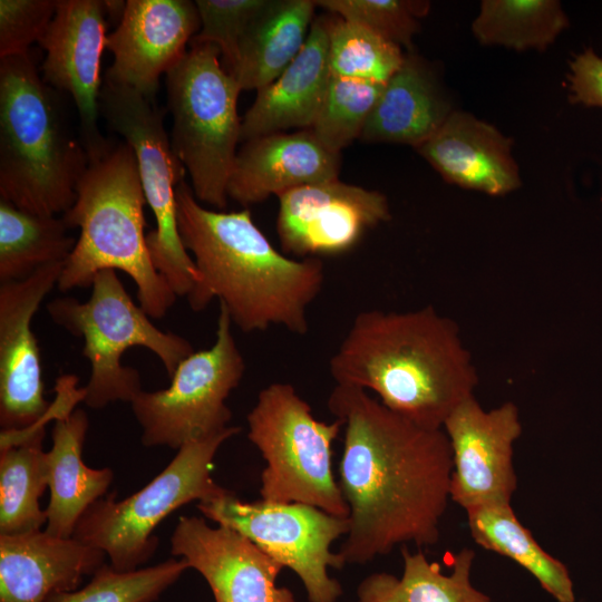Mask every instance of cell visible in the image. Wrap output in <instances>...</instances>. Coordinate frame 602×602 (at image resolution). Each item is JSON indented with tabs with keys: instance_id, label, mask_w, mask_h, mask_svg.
Instances as JSON below:
<instances>
[{
	"instance_id": "28",
	"label": "cell",
	"mask_w": 602,
	"mask_h": 602,
	"mask_svg": "<svg viewBox=\"0 0 602 602\" xmlns=\"http://www.w3.org/2000/svg\"><path fill=\"white\" fill-rule=\"evenodd\" d=\"M68 229L62 216L31 213L0 200V283L65 263L77 242Z\"/></svg>"
},
{
	"instance_id": "1",
	"label": "cell",
	"mask_w": 602,
	"mask_h": 602,
	"mask_svg": "<svg viewBox=\"0 0 602 602\" xmlns=\"http://www.w3.org/2000/svg\"><path fill=\"white\" fill-rule=\"evenodd\" d=\"M327 405L344 427L339 486L350 528L339 554L346 564H366L400 544H436L453 470L444 429L421 427L358 387L336 385Z\"/></svg>"
},
{
	"instance_id": "24",
	"label": "cell",
	"mask_w": 602,
	"mask_h": 602,
	"mask_svg": "<svg viewBox=\"0 0 602 602\" xmlns=\"http://www.w3.org/2000/svg\"><path fill=\"white\" fill-rule=\"evenodd\" d=\"M88 426L82 409L57 417L52 446L46 452L50 498L45 531L58 537H72L82 514L104 496L114 478L110 468H90L82 462Z\"/></svg>"
},
{
	"instance_id": "29",
	"label": "cell",
	"mask_w": 602,
	"mask_h": 602,
	"mask_svg": "<svg viewBox=\"0 0 602 602\" xmlns=\"http://www.w3.org/2000/svg\"><path fill=\"white\" fill-rule=\"evenodd\" d=\"M466 512L470 535L477 545L518 563L557 602H574L567 567L538 545L511 505L475 507Z\"/></svg>"
},
{
	"instance_id": "34",
	"label": "cell",
	"mask_w": 602,
	"mask_h": 602,
	"mask_svg": "<svg viewBox=\"0 0 602 602\" xmlns=\"http://www.w3.org/2000/svg\"><path fill=\"white\" fill-rule=\"evenodd\" d=\"M315 6L360 23L401 49L412 52V40L430 2L424 0H314Z\"/></svg>"
},
{
	"instance_id": "19",
	"label": "cell",
	"mask_w": 602,
	"mask_h": 602,
	"mask_svg": "<svg viewBox=\"0 0 602 602\" xmlns=\"http://www.w3.org/2000/svg\"><path fill=\"white\" fill-rule=\"evenodd\" d=\"M340 154L327 149L310 129L274 133L245 142L227 183V197L244 207L271 195L338 178Z\"/></svg>"
},
{
	"instance_id": "30",
	"label": "cell",
	"mask_w": 602,
	"mask_h": 602,
	"mask_svg": "<svg viewBox=\"0 0 602 602\" xmlns=\"http://www.w3.org/2000/svg\"><path fill=\"white\" fill-rule=\"evenodd\" d=\"M569 26L557 0H483L472 33L483 46L544 51Z\"/></svg>"
},
{
	"instance_id": "13",
	"label": "cell",
	"mask_w": 602,
	"mask_h": 602,
	"mask_svg": "<svg viewBox=\"0 0 602 602\" xmlns=\"http://www.w3.org/2000/svg\"><path fill=\"white\" fill-rule=\"evenodd\" d=\"M453 454L449 497L463 508L511 505L517 488L513 445L522 434L518 408L506 401L485 410L474 396L443 426Z\"/></svg>"
},
{
	"instance_id": "9",
	"label": "cell",
	"mask_w": 602,
	"mask_h": 602,
	"mask_svg": "<svg viewBox=\"0 0 602 602\" xmlns=\"http://www.w3.org/2000/svg\"><path fill=\"white\" fill-rule=\"evenodd\" d=\"M240 427L184 444L171 463L147 485L117 501L115 493L97 499L78 521L76 540L103 551L118 571L139 569L155 553L154 530L174 511L193 501H207L227 489L212 477L213 460Z\"/></svg>"
},
{
	"instance_id": "26",
	"label": "cell",
	"mask_w": 602,
	"mask_h": 602,
	"mask_svg": "<svg viewBox=\"0 0 602 602\" xmlns=\"http://www.w3.org/2000/svg\"><path fill=\"white\" fill-rule=\"evenodd\" d=\"M0 436V534L40 531L47 523L39 504L48 486L45 426Z\"/></svg>"
},
{
	"instance_id": "7",
	"label": "cell",
	"mask_w": 602,
	"mask_h": 602,
	"mask_svg": "<svg viewBox=\"0 0 602 602\" xmlns=\"http://www.w3.org/2000/svg\"><path fill=\"white\" fill-rule=\"evenodd\" d=\"M220 57L213 45H191L166 74V88L172 148L190 174L197 201L223 210L241 140L237 99L242 89Z\"/></svg>"
},
{
	"instance_id": "23",
	"label": "cell",
	"mask_w": 602,
	"mask_h": 602,
	"mask_svg": "<svg viewBox=\"0 0 602 602\" xmlns=\"http://www.w3.org/2000/svg\"><path fill=\"white\" fill-rule=\"evenodd\" d=\"M455 110L436 69L414 51L383 85L360 139L415 148L431 137Z\"/></svg>"
},
{
	"instance_id": "4",
	"label": "cell",
	"mask_w": 602,
	"mask_h": 602,
	"mask_svg": "<svg viewBox=\"0 0 602 602\" xmlns=\"http://www.w3.org/2000/svg\"><path fill=\"white\" fill-rule=\"evenodd\" d=\"M144 195L132 147L120 143L89 162L76 186V200L62 219L79 227L76 245L57 284L62 292L93 284L104 270L132 278L137 300L153 319H162L177 295L155 269L146 243Z\"/></svg>"
},
{
	"instance_id": "32",
	"label": "cell",
	"mask_w": 602,
	"mask_h": 602,
	"mask_svg": "<svg viewBox=\"0 0 602 602\" xmlns=\"http://www.w3.org/2000/svg\"><path fill=\"white\" fill-rule=\"evenodd\" d=\"M188 569L183 559L133 571L105 563L84 588L54 593L46 602H155Z\"/></svg>"
},
{
	"instance_id": "15",
	"label": "cell",
	"mask_w": 602,
	"mask_h": 602,
	"mask_svg": "<svg viewBox=\"0 0 602 602\" xmlns=\"http://www.w3.org/2000/svg\"><path fill=\"white\" fill-rule=\"evenodd\" d=\"M65 263L28 279L0 283V426L26 430L45 425L52 406L45 399L41 355L31 321L58 284Z\"/></svg>"
},
{
	"instance_id": "2",
	"label": "cell",
	"mask_w": 602,
	"mask_h": 602,
	"mask_svg": "<svg viewBox=\"0 0 602 602\" xmlns=\"http://www.w3.org/2000/svg\"><path fill=\"white\" fill-rule=\"evenodd\" d=\"M178 232L193 254L198 280L187 294L193 311L217 298L243 332L282 326L303 336L307 309L320 293L324 271L320 259L295 260L279 252L253 222L251 212L203 207L192 187H176Z\"/></svg>"
},
{
	"instance_id": "16",
	"label": "cell",
	"mask_w": 602,
	"mask_h": 602,
	"mask_svg": "<svg viewBox=\"0 0 602 602\" xmlns=\"http://www.w3.org/2000/svg\"><path fill=\"white\" fill-rule=\"evenodd\" d=\"M107 7L100 0H57L38 43L46 51L42 79L70 94L77 107L89 162L110 149L98 128L100 62L106 48Z\"/></svg>"
},
{
	"instance_id": "14",
	"label": "cell",
	"mask_w": 602,
	"mask_h": 602,
	"mask_svg": "<svg viewBox=\"0 0 602 602\" xmlns=\"http://www.w3.org/2000/svg\"><path fill=\"white\" fill-rule=\"evenodd\" d=\"M278 198L280 244L301 259L346 253L368 230L391 217L385 194L338 178L300 186Z\"/></svg>"
},
{
	"instance_id": "22",
	"label": "cell",
	"mask_w": 602,
	"mask_h": 602,
	"mask_svg": "<svg viewBox=\"0 0 602 602\" xmlns=\"http://www.w3.org/2000/svg\"><path fill=\"white\" fill-rule=\"evenodd\" d=\"M329 22L326 17L314 19L293 61L271 84L256 90V98L242 117L241 140L312 126L330 79Z\"/></svg>"
},
{
	"instance_id": "21",
	"label": "cell",
	"mask_w": 602,
	"mask_h": 602,
	"mask_svg": "<svg viewBox=\"0 0 602 602\" xmlns=\"http://www.w3.org/2000/svg\"><path fill=\"white\" fill-rule=\"evenodd\" d=\"M106 554L75 537L46 531L0 534V602H46L57 592L77 590Z\"/></svg>"
},
{
	"instance_id": "33",
	"label": "cell",
	"mask_w": 602,
	"mask_h": 602,
	"mask_svg": "<svg viewBox=\"0 0 602 602\" xmlns=\"http://www.w3.org/2000/svg\"><path fill=\"white\" fill-rule=\"evenodd\" d=\"M382 87L330 75L322 104L309 129L327 149L340 154L360 138Z\"/></svg>"
},
{
	"instance_id": "35",
	"label": "cell",
	"mask_w": 602,
	"mask_h": 602,
	"mask_svg": "<svg viewBox=\"0 0 602 602\" xmlns=\"http://www.w3.org/2000/svg\"><path fill=\"white\" fill-rule=\"evenodd\" d=\"M271 0H196L200 30L191 45H213L221 52L227 70L235 61L239 47L253 21Z\"/></svg>"
},
{
	"instance_id": "10",
	"label": "cell",
	"mask_w": 602,
	"mask_h": 602,
	"mask_svg": "<svg viewBox=\"0 0 602 602\" xmlns=\"http://www.w3.org/2000/svg\"><path fill=\"white\" fill-rule=\"evenodd\" d=\"M99 113L135 154L146 203L156 221L155 230L146 235L152 262L177 297H187L198 272L178 232L175 193L185 167L165 130L164 110L137 90L104 79Z\"/></svg>"
},
{
	"instance_id": "37",
	"label": "cell",
	"mask_w": 602,
	"mask_h": 602,
	"mask_svg": "<svg viewBox=\"0 0 602 602\" xmlns=\"http://www.w3.org/2000/svg\"><path fill=\"white\" fill-rule=\"evenodd\" d=\"M570 101L602 108V57L591 48L570 61Z\"/></svg>"
},
{
	"instance_id": "18",
	"label": "cell",
	"mask_w": 602,
	"mask_h": 602,
	"mask_svg": "<svg viewBox=\"0 0 602 602\" xmlns=\"http://www.w3.org/2000/svg\"><path fill=\"white\" fill-rule=\"evenodd\" d=\"M171 551L205 579L214 602H295L288 588L276 585L284 566L235 530L182 516Z\"/></svg>"
},
{
	"instance_id": "3",
	"label": "cell",
	"mask_w": 602,
	"mask_h": 602,
	"mask_svg": "<svg viewBox=\"0 0 602 602\" xmlns=\"http://www.w3.org/2000/svg\"><path fill=\"white\" fill-rule=\"evenodd\" d=\"M336 385L369 389L391 411L440 429L478 376L457 324L433 307L358 313L329 361Z\"/></svg>"
},
{
	"instance_id": "31",
	"label": "cell",
	"mask_w": 602,
	"mask_h": 602,
	"mask_svg": "<svg viewBox=\"0 0 602 602\" xmlns=\"http://www.w3.org/2000/svg\"><path fill=\"white\" fill-rule=\"evenodd\" d=\"M406 54L371 29L342 18L330 20V75L385 85L400 68Z\"/></svg>"
},
{
	"instance_id": "6",
	"label": "cell",
	"mask_w": 602,
	"mask_h": 602,
	"mask_svg": "<svg viewBox=\"0 0 602 602\" xmlns=\"http://www.w3.org/2000/svg\"><path fill=\"white\" fill-rule=\"evenodd\" d=\"M87 301L57 298L47 304L51 320L84 340L82 356L90 376L82 401L93 409L111 402H130L142 389L139 371L124 366L127 349L143 347L162 361L169 378L179 362L194 352L185 338L158 329L127 293L115 270H104L93 280Z\"/></svg>"
},
{
	"instance_id": "20",
	"label": "cell",
	"mask_w": 602,
	"mask_h": 602,
	"mask_svg": "<svg viewBox=\"0 0 602 602\" xmlns=\"http://www.w3.org/2000/svg\"><path fill=\"white\" fill-rule=\"evenodd\" d=\"M513 139L470 113L455 109L417 152L449 184L501 196L522 185Z\"/></svg>"
},
{
	"instance_id": "36",
	"label": "cell",
	"mask_w": 602,
	"mask_h": 602,
	"mask_svg": "<svg viewBox=\"0 0 602 602\" xmlns=\"http://www.w3.org/2000/svg\"><path fill=\"white\" fill-rule=\"evenodd\" d=\"M57 0H0V59L29 52L51 21Z\"/></svg>"
},
{
	"instance_id": "27",
	"label": "cell",
	"mask_w": 602,
	"mask_h": 602,
	"mask_svg": "<svg viewBox=\"0 0 602 602\" xmlns=\"http://www.w3.org/2000/svg\"><path fill=\"white\" fill-rule=\"evenodd\" d=\"M401 577L380 572L366 576L358 585V602H493L470 583L475 552L460 550L453 557V571L445 575L438 563L423 552L402 547Z\"/></svg>"
},
{
	"instance_id": "11",
	"label": "cell",
	"mask_w": 602,
	"mask_h": 602,
	"mask_svg": "<svg viewBox=\"0 0 602 602\" xmlns=\"http://www.w3.org/2000/svg\"><path fill=\"white\" fill-rule=\"evenodd\" d=\"M244 371L245 361L233 337L230 314L220 303L212 347L183 359L167 388L142 390L130 401L142 427V444L179 449L190 441L225 431L232 419L225 401Z\"/></svg>"
},
{
	"instance_id": "5",
	"label": "cell",
	"mask_w": 602,
	"mask_h": 602,
	"mask_svg": "<svg viewBox=\"0 0 602 602\" xmlns=\"http://www.w3.org/2000/svg\"><path fill=\"white\" fill-rule=\"evenodd\" d=\"M30 54L0 59V200L57 215L70 208L89 159Z\"/></svg>"
},
{
	"instance_id": "17",
	"label": "cell",
	"mask_w": 602,
	"mask_h": 602,
	"mask_svg": "<svg viewBox=\"0 0 602 602\" xmlns=\"http://www.w3.org/2000/svg\"><path fill=\"white\" fill-rule=\"evenodd\" d=\"M200 26L195 1L127 0L117 28L107 36L114 61L104 79L154 99L161 76L184 57Z\"/></svg>"
},
{
	"instance_id": "8",
	"label": "cell",
	"mask_w": 602,
	"mask_h": 602,
	"mask_svg": "<svg viewBox=\"0 0 602 602\" xmlns=\"http://www.w3.org/2000/svg\"><path fill=\"white\" fill-rule=\"evenodd\" d=\"M246 421L247 438L266 462L261 499L302 503L349 517V506L332 472V443L343 427L340 419H315L292 385L273 382L259 392Z\"/></svg>"
},
{
	"instance_id": "12",
	"label": "cell",
	"mask_w": 602,
	"mask_h": 602,
	"mask_svg": "<svg viewBox=\"0 0 602 602\" xmlns=\"http://www.w3.org/2000/svg\"><path fill=\"white\" fill-rule=\"evenodd\" d=\"M216 525L243 534L302 581L309 602H338L341 584L328 573L346 562L331 551L347 535L349 517H338L302 503L243 502L231 491L197 503Z\"/></svg>"
},
{
	"instance_id": "25",
	"label": "cell",
	"mask_w": 602,
	"mask_h": 602,
	"mask_svg": "<svg viewBox=\"0 0 602 602\" xmlns=\"http://www.w3.org/2000/svg\"><path fill=\"white\" fill-rule=\"evenodd\" d=\"M313 0H271L253 21L226 70L244 89L276 79L302 49L313 22Z\"/></svg>"
}]
</instances>
